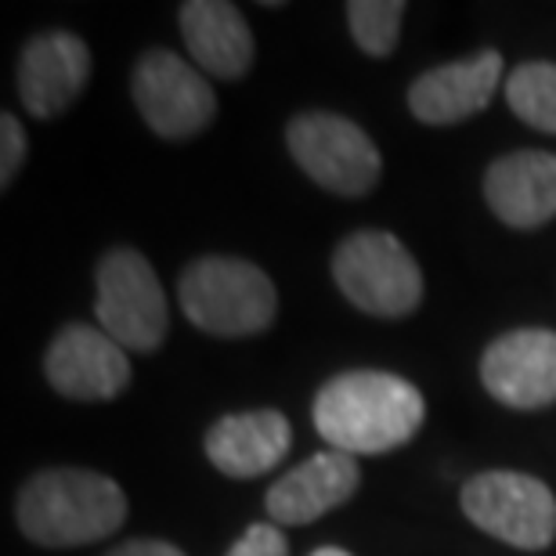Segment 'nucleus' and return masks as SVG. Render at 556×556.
<instances>
[{
  "label": "nucleus",
  "instance_id": "f03ea898",
  "mask_svg": "<svg viewBox=\"0 0 556 556\" xmlns=\"http://www.w3.org/2000/svg\"><path fill=\"white\" fill-rule=\"evenodd\" d=\"M15 517L37 546H87L124 528L127 495L113 477L94 470H40L22 484Z\"/></svg>",
  "mask_w": 556,
  "mask_h": 556
},
{
  "label": "nucleus",
  "instance_id": "a211bd4d",
  "mask_svg": "<svg viewBox=\"0 0 556 556\" xmlns=\"http://www.w3.org/2000/svg\"><path fill=\"white\" fill-rule=\"evenodd\" d=\"M405 11L408 8L402 0H351L348 22L354 43L372 59H387L397 48V37H402Z\"/></svg>",
  "mask_w": 556,
  "mask_h": 556
},
{
  "label": "nucleus",
  "instance_id": "dca6fc26",
  "mask_svg": "<svg viewBox=\"0 0 556 556\" xmlns=\"http://www.w3.org/2000/svg\"><path fill=\"white\" fill-rule=\"evenodd\" d=\"M181 33L195 65L217 80H239L253 65V33L247 15L228 0H188L181 4Z\"/></svg>",
  "mask_w": 556,
  "mask_h": 556
},
{
  "label": "nucleus",
  "instance_id": "ddd939ff",
  "mask_svg": "<svg viewBox=\"0 0 556 556\" xmlns=\"http://www.w3.org/2000/svg\"><path fill=\"white\" fill-rule=\"evenodd\" d=\"M362 484V470L354 455L326 448L307 463L293 466L286 477L268 488V517L278 528H304L326 517L329 509L351 503Z\"/></svg>",
  "mask_w": 556,
  "mask_h": 556
},
{
  "label": "nucleus",
  "instance_id": "9d476101",
  "mask_svg": "<svg viewBox=\"0 0 556 556\" xmlns=\"http://www.w3.org/2000/svg\"><path fill=\"white\" fill-rule=\"evenodd\" d=\"M43 376L73 402H113L130 383V358L102 329L65 326L43 354Z\"/></svg>",
  "mask_w": 556,
  "mask_h": 556
},
{
  "label": "nucleus",
  "instance_id": "412c9836",
  "mask_svg": "<svg viewBox=\"0 0 556 556\" xmlns=\"http://www.w3.org/2000/svg\"><path fill=\"white\" fill-rule=\"evenodd\" d=\"M105 556H185V553L177 549L174 542H163V539H130Z\"/></svg>",
  "mask_w": 556,
  "mask_h": 556
},
{
  "label": "nucleus",
  "instance_id": "f257e3e1",
  "mask_svg": "<svg viewBox=\"0 0 556 556\" xmlns=\"http://www.w3.org/2000/svg\"><path fill=\"white\" fill-rule=\"evenodd\" d=\"M311 416L329 448L348 455H383L416 438L427 419V402L402 376L351 369L321 387Z\"/></svg>",
  "mask_w": 556,
  "mask_h": 556
},
{
  "label": "nucleus",
  "instance_id": "20e7f679",
  "mask_svg": "<svg viewBox=\"0 0 556 556\" xmlns=\"http://www.w3.org/2000/svg\"><path fill=\"white\" fill-rule=\"evenodd\" d=\"M332 278L354 307L376 318H405L422 300V271L402 239L362 228L332 253Z\"/></svg>",
  "mask_w": 556,
  "mask_h": 556
},
{
  "label": "nucleus",
  "instance_id": "aec40b11",
  "mask_svg": "<svg viewBox=\"0 0 556 556\" xmlns=\"http://www.w3.org/2000/svg\"><path fill=\"white\" fill-rule=\"evenodd\" d=\"M225 556H289V542L278 525H253L236 539Z\"/></svg>",
  "mask_w": 556,
  "mask_h": 556
},
{
  "label": "nucleus",
  "instance_id": "9b49d317",
  "mask_svg": "<svg viewBox=\"0 0 556 556\" xmlns=\"http://www.w3.org/2000/svg\"><path fill=\"white\" fill-rule=\"evenodd\" d=\"M498 84H503V54L488 48L416 76L408 87V109L427 127H452L484 113Z\"/></svg>",
  "mask_w": 556,
  "mask_h": 556
},
{
  "label": "nucleus",
  "instance_id": "0eeeda50",
  "mask_svg": "<svg viewBox=\"0 0 556 556\" xmlns=\"http://www.w3.org/2000/svg\"><path fill=\"white\" fill-rule=\"evenodd\" d=\"M463 514L484 535L539 553L556 539V495L546 481L514 470L477 473L463 488Z\"/></svg>",
  "mask_w": 556,
  "mask_h": 556
},
{
  "label": "nucleus",
  "instance_id": "423d86ee",
  "mask_svg": "<svg viewBox=\"0 0 556 556\" xmlns=\"http://www.w3.org/2000/svg\"><path fill=\"white\" fill-rule=\"evenodd\" d=\"M98 326L124 351L152 354L170 332L160 275L138 250L116 247L98 261Z\"/></svg>",
  "mask_w": 556,
  "mask_h": 556
},
{
  "label": "nucleus",
  "instance_id": "4468645a",
  "mask_svg": "<svg viewBox=\"0 0 556 556\" xmlns=\"http://www.w3.org/2000/svg\"><path fill=\"white\" fill-rule=\"evenodd\" d=\"M484 199L509 228H542L556 217V155L509 152L484 174Z\"/></svg>",
  "mask_w": 556,
  "mask_h": 556
},
{
  "label": "nucleus",
  "instance_id": "39448f33",
  "mask_svg": "<svg viewBox=\"0 0 556 556\" xmlns=\"http://www.w3.org/2000/svg\"><path fill=\"white\" fill-rule=\"evenodd\" d=\"M286 144L300 170L326 192L348 199L369 195L383 174L380 149L372 144V138L354 119L326 113V109L289 119Z\"/></svg>",
  "mask_w": 556,
  "mask_h": 556
},
{
  "label": "nucleus",
  "instance_id": "f3484780",
  "mask_svg": "<svg viewBox=\"0 0 556 556\" xmlns=\"http://www.w3.org/2000/svg\"><path fill=\"white\" fill-rule=\"evenodd\" d=\"M506 102L528 127L556 135V65L525 62L506 76Z\"/></svg>",
  "mask_w": 556,
  "mask_h": 556
},
{
  "label": "nucleus",
  "instance_id": "6ab92c4d",
  "mask_svg": "<svg viewBox=\"0 0 556 556\" xmlns=\"http://www.w3.org/2000/svg\"><path fill=\"white\" fill-rule=\"evenodd\" d=\"M26 163V130L11 113L0 116V185H11Z\"/></svg>",
  "mask_w": 556,
  "mask_h": 556
},
{
  "label": "nucleus",
  "instance_id": "1a4fd4ad",
  "mask_svg": "<svg viewBox=\"0 0 556 556\" xmlns=\"http://www.w3.org/2000/svg\"><path fill=\"white\" fill-rule=\"evenodd\" d=\"M484 391L517 413L556 405V332L514 329L488 343L481 358Z\"/></svg>",
  "mask_w": 556,
  "mask_h": 556
},
{
  "label": "nucleus",
  "instance_id": "2eb2a0df",
  "mask_svg": "<svg viewBox=\"0 0 556 556\" xmlns=\"http://www.w3.org/2000/svg\"><path fill=\"white\" fill-rule=\"evenodd\" d=\"M289 444H293L289 419L275 408H257V413L220 416L206 430V459L225 477L253 481L286 459Z\"/></svg>",
  "mask_w": 556,
  "mask_h": 556
},
{
  "label": "nucleus",
  "instance_id": "6e6552de",
  "mask_svg": "<svg viewBox=\"0 0 556 556\" xmlns=\"http://www.w3.org/2000/svg\"><path fill=\"white\" fill-rule=\"evenodd\" d=\"M130 94L152 135L166 141H188L214 124L217 94L199 70L181 54L152 48L144 51L130 73Z\"/></svg>",
  "mask_w": 556,
  "mask_h": 556
},
{
  "label": "nucleus",
  "instance_id": "7ed1b4c3",
  "mask_svg": "<svg viewBox=\"0 0 556 556\" xmlns=\"http://www.w3.org/2000/svg\"><path fill=\"white\" fill-rule=\"evenodd\" d=\"M185 318L210 337H257L275 321L278 296L271 278L242 257H199L177 278Z\"/></svg>",
  "mask_w": 556,
  "mask_h": 556
},
{
  "label": "nucleus",
  "instance_id": "4be33fe9",
  "mask_svg": "<svg viewBox=\"0 0 556 556\" xmlns=\"http://www.w3.org/2000/svg\"><path fill=\"white\" fill-rule=\"evenodd\" d=\"M311 556H351L348 549H340V546H321V549H315Z\"/></svg>",
  "mask_w": 556,
  "mask_h": 556
},
{
  "label": "nucleus",
  "instance_id": "f8f14e48",
  "mask_svg": "<svg viewBox=\"0 0 556 556\" xmlns=\"http://www.w3.org/2000/svg\"><path fill=\"white\" fill-rule=\"evenodd\" d=\"M91 80V51L76 33H43L22 48L18 98L29 116L51 119L65 113Z\"/></svg>",
  "mask_w": 556,
  "mask_h": 556
}]
</instances>
